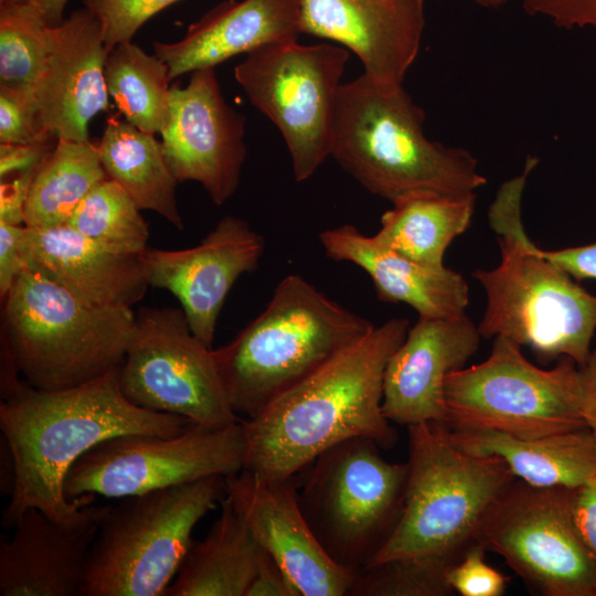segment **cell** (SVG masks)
Segmentation results:
<instances>
[{
    "label": "cell",
    "mask_w": 596,
    "mask_h": 596,
    "mask_svg": "<svg viewBox=\"0 0 596 596\" xmlns=\"http://www.w3.org/2000/svg\"><path fill=\"white\" fill-rule=\"evenodd\" d=\"M189 424L182 416L131 403L119 386L118 369L62 391H40L23 380L0 404L1 439L14 471L2 525L12 529L30 508L61 521L76 519L95 499L70 501L64 493L66 475L77 459L115 436L172 437Z\"/></svg>",
    "instance_id": "6da1fadb"
},
{
    "label": "cell",
    "mask_w": 596,
    "mask_h": 596,
    "mask_svg": "<svg viewBox=\"0 0 596 596\" xmlns=\"http://www.w3.org/2000/svg\"><path fill=\"white\" fill-rule=\"evenodd\" d=\"M409 329L392 318L340 352L308 377L242 422L244 468L265 479L296 477L315 458L350 438H368L383 449L397 434L382 408L387 362Z\"/></svg>",
    "instance_id": "7a4b0ae2"
},
{
    "label": "cell",
    "mask_w": 596,
    "mask_h": 596,
    "mask_svg": "<svg viewBox=\"0 0 596 596\" xmlns=\"http://www.w3.org/2000/svg\"><path fill=\"white\" fill-rule=\"evenodd\" d=\"M538 164L528 156L522 173L501 184L489 207L501 260L471 274L487 297L478 330L530 348L542 364L567 356L581 368L596 331V296L545 258L524 231L522 195Z\"/></svg>",
    "instance_id": "3957f363"
},
{
    "label": "cell",
    "mask_w": 596,
    "mask_h": 596,
    "mask_svg": "<svg viewBox=\"0 0 596 596\" xmlns=\"http://www.w3.org/2000/svg\"><path fill=\"white\" fill-rule=\"evenodd\" d=\"M425 118L403 85L381 86L362 74L339 87L330 157L391 202L415 190L462 194L483 187L476 157L427 138Z\"/></svg>",
    "instance_id": "277c9868"
},
{
    "label": "cell",
    "mask_w": 596,
    "mask_h": 596,
    "mask_svg": "<svg viewBox=\"0 0 596 596\" xmlns=\"http://www.w3.org/2000/svg\"><path fill=\"white\" fill-rule=\"evenodd\" d=\"M373 328L301 276H286L266 308L213 350L233 411L255 416Z\"/></svg>",
    "instance_id": "5b68a950"
},
{
    "label": "cell",
    "mask_w": 596,
    "mask_h": 596,
    "mask_svg": "<svg viewBox=\"0 0 596 596\" xmlns=\"http://www.w3.org/2000/svg\"><path fill=\"white\" fill-rule=\"evenodd\" d=\"M407 430L408 477L402 514L369 566L421 560L449 570L476 542L490 504L517 478L500 459L458 448L443 423H421Z\"/></svg>",
    "instance_id": "8992f818"
},
{
    "label": "cell",
    "mask_w": 596,
    "mask_h": 596,
    "mask_svg": "<svg viewBox=\"0 0 596 596\" xmlns=\"http://www.w3.org/2000/svg\"><path fill=\"white\" fill-rule=\"evenodd\" d=\"M3 299L1 345L30 386L67 390L121 365L131 308L89 304L30 268Z\"/></svg>",
    "instance_id": "52a82bcc"
},
{
    "label": "cell",
    "mask_w": 596,
    "mask_h": 596,
    "mask_svg": "<svg viewBox=\"0 0 596 596\" xmlns=\"http://www.w3.org/2000/svg\"><path fill=\"white\" fill-rule=\"evenodd\" d=\"M225 478L206 477L102 507L82 596H166L195 525L225 497Z\"/></svg>",
    "instance_id": "ba28073f"
},
{
    "label": "cell",
    "mask_w": 596,
    "mask_h": 596,
    "mask_svg": "<svg viewBox=\"0 0 596 596\" xmlns=\"http://www.w3.org/2000/svg\"><path fill=\"white\" fill-rule=\"evenodd\" d=\"M368 438H350L306 468L299 502L320 544L340 567H368L402 514L408 465L387 461Z\"/></svg>",
    "instance_id": "9c48e42d"
},
{
    "label": "cell",
    "mask_w": 596,
    "mask_h": 596,
    "mask_svg": "<svg viewBox=\"0 0 596 596\" xmlns=\"http://www.w3.org/2000/svg\"><path fill=\"white\" fill-rule=\"evenodd\" d=\"M450 428H480L536 438L585 428L579 369L567 356L551 370L531 363L521 345L494 337L489 356L445 381Z\"/></svg>",
    "instance_id": "30bf717a"
},
{
    "label": "cell",
    "mask_w": 596,
    "mask_h": 596,
    "mask_svg": "<svg viewBox=\"0 0 596 596\" xmlns=\"http://www.w3.org/2000/svg\"><path fill=\"white\" fill-rule=\"evenodd\" d=\"M575 488L515 479L493 500L475 536L542 596H596V554L574 517Z\"/></svg>",
    "instance_id": "8fae6325"
},
{
    "label": "cell",
    "mask_w": 596,
    "mask_h": 596,
    "mask_svg": "<svg viewBox=\"0 0 596 596\" xmlns=\"http://www.w3.org/2000/svg\"><path fill=\"white\" fill-rule=\"evenodd\" d=\"M348 60L343 46L294 41L260 46L234 68L251 104L280 131L298 182L330 157L337 95Z\"/></svg>",
    "instance_id": "7c38bea8"
},
{
    "label": "cell",
    "mask_w": 596,
    "mask_h": 596,
    "mask_svg": "<svg viewBox=\"0 0 596 596\" xmlns=\"http://www.w3.org/2000/svg\"><path fill=\"white\" fill-rule=\"evenodd\" d=\"M118 382L124 395L146 409L210 428L238 422L213 349L192 332L182 308L138 310Z\"/></svg>",
    "instance_id": "4fadbf2b"
},
{
    "label": "cell",
    "mask_w": 596,
    "mask_h": 596,
    "mask_svg": "<svg viewBox=\"0 0 596 596\" xmlns=\"http://www.w3.org/2000/svg\"><path fill=\"white\" fill-rule=\"evenodd\" d=\"M242 422L221 428L190 423L180 434L161 437L127 434L108 438L68 470L64 493L123 499L206 477H227L244 468Z\"/></svg>",
    "instance_id": "5bb4252c"
},
{
    "label": "cell",
    "mask_w": 596,
    "mask_h": 596,
    "mask_svg": "<svg viewBox=\"0 0 596 596\" xmlns=\"http://www.w3.org/2000/svg\"><path fill=\"white\" fill-rule=\"evenodd\" d=\"M190 74L184 87H170L162 152L178 182L200 183L211 201L222 205L241 181L247 153L245 117L225 100L215 67Z\"/></svg>",
    "instance_id": "9a60e30c"
},
{
    "label": "cell",
    "mask_w": 596,
    "mask_h": 596,
    "mask_svg": "<svg viewBox=\"0 0 596 596\" xmlns=\"http://www.w3.org/2000/svg\"><path fill=\"white\" fill-rule=\"evenodd\" d=\"M264 251V237L245 220L225 215L194 247L147 248L140 257L149 286L173 294L192 332L212 348L227 294L258 267Z\"/></svg>",
    "instance_id": "2e32d148"
},
{
    "label": "cell",
    "mask_w": 596,
    "mask_h": 596,
    "mask_svg": "<svg viewBox=\"0 0 596 596\" xmlns=\"http://www.w3.org/2000/svg\"><path fill=\"white\" fill-rule=\"evenodd\" d=\"M225 481V496L299 596H348L355 576L320 544L301 510L296 477L273 480L242 469Z\"/></svg>",
    "instance_id": "e0dca14e"
},
{
    "label": "cell",
    "mask_w": 596,
    "mask_h": 596,
    "mask_svg": "<svg viewBox=\"0 0 596 596\" xmlns=\"http://www.w3.org/2000/svg\"><path fill=\"white\" fill-rule=\"evenodd\" d=\"M424 25V0H300V32L352 51L381 86L403 85Z\"/></svg>",
    "instance_id": "ac0fdd59"
},
{
    "label": "cell",
    "mask_w": 596,
    "mask_h": 596,
    "mask_svg": "<svg viewBox=\"0 0 596 596\" xmlns=\"http://www.w3.org/2000/svg\"><path fill=\"white\" fill-rule=\"evenodd\" d=\"M478 327L466 315L419 317L390 358L382 408L394 424L446 422L445 381L465 368L480 344Z\"/></svg>",
    "instance_id": "d6986e66"
},
{
    "label": "cell",
    "mask_w": 596,
    "mask_h": 596,
    "mask_svg": "<svg viewBox=\"0 0 596 596\" xmlns=\"http://www.w3.org/2000/svg\"><path fill=\"white\" fill-rule=\"evenodd\" d=\"M100 509L70 521L28 509L0 542V596H82Z\"/></svg>",
    "instance_id": "ffe728a7"
},
{
    "label": "cell",
    "mask_w": 596,
    "mask_h": 596,
    "mask_svg": "<svg viewBox=\"0 0 596 596\" xmlns=\"http://www.w3.org/2000/svg\"><path fill=\"white\" fill-rule=\"evenodd\" d=\"M46 68L33 89L43 129L55 139L88 140V124L109 108L107 50L99 22L86 9L53 26Z\"/></svg>",
    "instance_id": "44dd1931"
},
{
    "label": "cell",
    "mask_w": 596,
    "mask_h": 596,
    "mask_svg": "<svg viewBox=\"0 0 596 596\" xmlns=\"http://www.w3.org/2000/svg\"><path fill=\"white\" fill-rule=\"evenodd\" d=\"M22 256L25 268L93 305L131 308L149 287L140 255L108 251L67 224L25 226Z\"/></svg>",
    "instance_id": "7402d4cb"
},
{
    "label": "cell",
    "mask_w": 596,
    "mask_h": 596,
    "mask_svg": "<svg viewBox=\"0 0 596 596\" xmlns=\"http://www.w3.org/2000/svg\"><path fill=\"white\" fill-rule=\"evenodd\" d=\"M300 0H225L172 43L153 42L170 81L260 46L298 40Z\"/></svg>",
    "instance_id": "603a6c76"
},
{
    "label": "cell",
    "mask_w": 596,
    "mask_h": 596,
    "mask_svg": "<svg viewBox=\"0 0 596 596\" xmlns=\"http://www.w3.org/2000/svg\"><path fill=\"white\" fill-rule=\"evenodd\" d=\"M319 240L327 257L362 268L381 301L404 302L419 317L466 313L469 286L460 273L411 260L383 247L352 224L324 230Z\"/></svg>",
    "instance_id": "cb8c5ba5"
},
{
    "label": "cell",
    "mask_w": 596,
    "mask_h": 596,
    "mask_svg": "<svg viewBox=\"0 0 596 596\" xmlns=\"http://www.w3.org/2000/svg\"><path fill=\"white\" fill-rule=\"evenodd\" d=\"M449 435L461 450L496 457L534 487L576 488L596 475V437L587 427L536 438L480 428H449Z\"/></svg>",
    "instance_id": "d4e9b609"
},
{
    "label": "cell",
    "mask_w": 596,
    "mask_h": 596,
    "mask_svg": "<svg viewBox=\"0 0 596 596\" xmlns=\"http://www.w3.org/2000/svg\"><path fill=\"white\" fill-rule=\"evenodd\" d=\"M265 550L225 496L220 515L192 542L166 596H246Z\"/></svg>",
    "instance_id": "484cf974"
},
{
    "label": "cell",
    "mask_w": 596,
    "mask_h": 596,
    "mask_svg": "<svg viewBox=\"0 0 596 596\" xmlns=\"http://www.w3.org/2000/svg\"><path fill=\"white\" fill-rule=\"evenodd\" d=\"M476 192L462 194L433 190L407 192L381 217L373 238L383 247L426 266H444L453 241L470 226Z\"/></svg>",
    "instance_id": "4316f807"
},
{
    "label": "cell",
    "mask_w": 596,
    "mask_h": 596,
    "mask_svg": "<svg viewBox=\"0 0 596 596\" xmlns=\"http://www.w3.org/2000/svg\"><path fill=\"white\" fill-rule=\"evenodd\" d=\"M97 149L107 177L140 210L156 212L178 230L184 228L175 196L178 180L153 134L115 115L107 119Z\"/></svg>",
    "instance_id": "83f0119b"
},
{
    "label": "cell",
    "mask_w": 596,
    "mask_h": 596,
    "mask_svg": "<svg viewBox=\"0 0 596 596\" xmlns=\"http://www.w3.org/2000/svg\"><path fill=\"white\" fill-rule=\"evenodd\" d=\"M107 178L97 146L89 139H58L33 179L23 225L47 228L66 224L86 195Z\"/></svg>",
    "instance_id": "f1b7e54d"
},
{
    "label": "cell",
    "mask_w": 596,
    "mask_h": 596,
    "mask_svg": "<svg viewBox=\"0 0 596 596\" xmlns=\"http://www.w3.org/2000/svg\"><path fill=\"white\" fill-rule=\"evenodd\" d=\"M105 79L109 97L124 119L135 127L161 134L170 115L168 65L155 53L123 42L107 54Z\"/></svg>",
    "instance_id": "f546056e"
},
{
    "label": "cell",
    "mask_w": 596,
    "mask_h": 596,
    "mask_svg": "<svg viewBox=\"0 0 596 596\" xmlns=\"http://www.w3.org/2000/svg\"><path fill=\"white\" fill-rule=\"evenodd\" d=\"M102 247L140 255L148 247V223L134 200L111 179L96 185L66 223Z\"/></svg>",
    "instance_id": "4dcf8cb0"
},
{
    "label": "cell",
    "mask_w": 596,
    "mask_h": 596,
    "mask_svg": "<svg viewBox=\"0 0 596 596\" xmlns=\"http://www.w3.org/2000/svg\"><path fill=\"white\" fill-rule=\"evenodd\" d=\"M52 31L31 7L0 4V86L33 92L49 62Z\"/></svg>",
    "instance_id": "1f68e13d"
},
{
    "label": "cell",
    "mask_w": 596,
    "mask_h": 596,
    "mask_svg": "<svg viewBox=\"0 0 596 596\" xmlns=\"http://www.w3.org/2000/svg\"><path fill=\"white\" fill-rule=\"evenodd\" d=\"M448 570L421 560H393L358 573L348 596H448Z\"/></svg>",
    "instance_id": "d6a6232c"
},
{
    "label": "cell",
    "mask_w": 596,
    "mask_h": 596,
    "mask_svg": "<svg viewBox=\"0 0 596 596\" xmlns=\"http://www.w3.org/2000/svg\"><path fill=\"white\" fill-rule=\"evenodd\" d=\"M180 0H83L85 9L97 19L105 47L109 52L129 42L152 15Z\"/></svg>",
    "instance_id": "836d02e7"
},
{
    "label": "cell",
    "mask_w": 596,
    "mask_h": 596,
    "mask_svg": "<svg viewBox=\"0 0 596 596\" xmlns=\"http://www.w3.org/2000/svg\"><path fill=\"white\" fill-rule=\"evenodd\" d=\"M57 140L42 127L33 92L0 86V143Z\"/></svg>",
    "instance_id": "e575fe53"
},
{
    "label": "cell",
    "mask_w": 596,
    "mask_h": 596,
    "mask_svg": "<svg viewBox=\"0 0 596 596\" xmlns=\"http://www.w3.org/2000/svg\"><path fill=\"white\" fill-rule=\"evenodd\" d=\"M486 550L475 542L448 570L447 582L461 596H502L509 578L486 562Z\"/></svg>",
    "instance_id": "d590c367"
},
{
    "label": "cell",
    "mask_w": 596,
    "mask_h": 596,
    "mask_svg": "<svg viewBox=\"0 0 596 596\" xmlns=\"http://www.w3.org/2000/svg\"><path fill=\"white\" fill-rule=\"evenodd\" d=\"M531 15L549 19L565 29L596 30V0H522Z\"/></svg>",
    "instance_id": "8d00e7d4"
},
{
    "label": "cell",
    "mask_w": 596,
    "mask_h": 596,
    "mask_svg": "<svg viewBox=\"0 0 596 596\" xmlns=\"http://www.w3.org/2000/svg\"><path fill=\"white\" fill-rule=\"evenodd\" d=\"M25 226L0 221V296L3 299L25 268L22 238Z\"/></svg>",
    "instance_id": "74e56055"
},
{
    "label": "cell",
    "mask_w": 596,
    "mask_h": 596,
    "mask_svg": "<svg viewBox=\"0 0 596 596\" xmlns=\"http://www.w3.org/2000/svg\"><path fill=\"white\" fill-rule=\"evenodd\" d=\"M38 170L0 178V221L13 225L24 223V207Z\"/></svg>",
    "instance_id": "f35d334b"
},
{
    "label": "cell",
    "mask_w": 596,
    "mask_h": 596,
    "mask_svg": "<svg viewBox=\"0 0 596 596\" xmlns=\"http://www.w3.org/2000/svg\"><path fill=\"white\" fill-rule=\"evenodd\" d=\"M57 140L36 143H0V178L38 170Z\"/></svg>",
    "instance_id": "ab89813d"
},
{
    "label": "cell",
    "mask_w": 596,
    "mask_h": 596,
    "mask_svg": "<svg viewBox=\"0 0 596 596\" xmlns=\"http://www.w3.org/2000/svg\"><path fill=\"white\" fill-rule=\"evenodd\" d=\"M540 253L577 283L596 280V242L555 251L540 248Z\"/></svg>",
    "instance_id": "60d3db41"
},
{
    "label": "cell",
    "mask_w": 596,
    "mask_h": 596,
    "mask_svg": "<svg viewBox=\"0 0 596 596\" xmlns=\"http://www.w3.org/2000/svg\"><path fill=\"white\" fill-rule=\"evenodd\" d=\"M246 596H299L291 581L265 551Z\"/></svg>",
    "instance_id": "b9f144b4"
},
{
    "label": "cell",
    "mask_w": 596,
    "mask_h": 596,
    "mask_svg": "<svg viewBox=\"0 0 596 596\" xmlns=\"http://www.w3.org/2000/svg\"><path fill=\"white\" fill-rule=\"evenodd\" d=\"M574 517L583 539L596 554V475L575 488Z\"/></svg>",
    "instance_id": "7bdbcfd3"
},
{
    "label": "cell",
    "mask_w": 596,
    "mask_h": 596,
    "mask_svg": "<svg viewBox=\"0 0 596 596\" xmlns=\"http://www.w3.org/2000/svg\"><path fill=\"white\" fill-rule=\"evenodd\" d=\"M581 381V406L587 428L596 437V347L586 363L578 368Z\"/></svg>",
    "instance_id": "ee69618b"
},
{
    "label": "cell",
    "mask_w": 596,
    "mask_h": 596,
    "mask_svg": "<svg viewBox=\"0 0 596 596\" xmlns=\"http://www.w3.org/2000/svg\"><path fill=\"white\" fill-rule=\"evenodd\" d=\"M67 2L68 0H6L2 3L29 6L34 9L49 25L55 26L63 22V12Z\"/></svg>",
    "instance_id": "f6af8a7d"
},
{
    "label": "cell",
    "mask_w": 596,
    "mask_h": 596,
    "mask_svg": "<svg viewBox=\"0 0 596 596\" xmlns=\"http://www.w3.org/2000/svg\"><path fill=\"white\" fill-rule=\"evenodd\" d=\"M473 1L486 8H498L504 4L508 0H473Z\"/></svg>",
    "instance_id": "bcb514c9"
},
{
    "label": "cell",
    "mask_w": 596,
    "mask_h": 596,
    "mask_svg": "<svg viewBox=\"0 0 596 596\" xmlns=\"http://www.w3.org/2000/svg\"><path fill=\"white\" fill-rule=\"evenodd\" d=\"M6 0H0V3L4 2Z\"/></svg>",
    "instance_id": "7dc6e473"
},
{
    "label": "cell",
    "mask_w": 596,
    "mask_h": 596,
    "mask_svg": "<svg viewBox=\"0 0 596 596\" xmlns=\"http://www.w3.org/2000/svg\"><path fill=\"white\" fill-rule=\"evenodd\" d=\"M595 174H596V169H595Z\"/></svg>",
    "instance_id": "c3c4849f"
}]
</instances>
